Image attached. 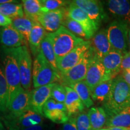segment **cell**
Wrapping results in <instances>:
<instances>
[{
	"mask_svg": "<svg viewBox=\"0 0 130 130\" xmlns=\"http://www.w3.org/2000/svg\"><path fill=\"white\" fill-rule=\"evenodd\" d=\"M130 107V86L122 75L114 78L108 98L103 107L108 118Z\"/></svg>",
	"mask_w": 130,
	"mask_h": 130,
	"instance_id": "obj_1",
	"label": "cell"
},
{
	"mask_svg": "<svg viewBox=\"0 0 130 130\" xmlns=\"http://www.w3.org/2000/svg\"><path fill=\"white\" fill-rule=\"evenodd\" d=\"M2 61L4 67L3 72L9 89V104L14 96L22 88L21 83V75L16 58L9 48H3Z\"/></svg>",
	"mask_w": 130,
	"mask_h": 130,
	"instance_id": "obj_2",
	"label": "cell"
},
{
	"mask_svg": "<svg viewBox=\"0 0 130 130\" xmlns=\"http://www.w3.org/2000/svg\"><path fill=\"white\" fill-rule=\"evenodd\" d=\"M47 35L50 39L57 58V61L68 54L78 45L84 42L82 39L76 36L63 26L56 31Z\"/></svg>",
	"mask_w": 130,
	"mask_h": 130,
	"instance_id": "obj_3",
	"label": "cell"
},
{
	"mask_svg": "<svg viewBox=\"0 0 130 130\" xmlns=\"http://www.w3.org/2000/svg\"><path fill=\"white\" fill-rule=\"evenodd\" d=\"M32 79L35 88L55 83L59 81L60 73L53 69L41 52L34 60Z\"/></svg>",
	"mask_w": 130,
	"mask_h": 130,
	"instance_id": "obj_4",
	"label": "cell"
},
{
	"mask_svg": "<svg viewBox=\"0 0 130 130\" xmlns=\"http://www.w3.org/2000/svg\"><path fill=\"white\" fill-rule=\"evenodd\" d=\"M129 28V25L125 22L116 19L106 29L107 37L112 48L123 55L128 52Z\"/></svg>",
	"mask_w": 130,
	"mask_h": 130,
	"instance_id": "obj_5",
	"label": "cell"
},
{
	"mask_svg": "<svg viewBox=\"0 0 130 130\" xmlns=\"http://www.w3.org/2000/svg\"><path fill=\"white\" fill-rule=\"evenodd\" d=\"M94 56L93 51L90 47L77 65L67 72L60 74V79L58 81L60 84L64 86H69L70 84L84 81Z\"/></svg>",
	"mask_w": 130,
	"mask_h": 130,
	"instance_id": "obj_6",
	"label": "cell"
},
{
	"mask_svg": "<svg viewBox=\"0 0 130 130\" xmlns=\"http://www.w3.org/2000/svg\"><path fill=\"white\" fill-rule=\"evenodd\" d=\"M17 60L21 75V83L22 88L28 90L32 79V58L27 46L16 48H9Z\"/></svg>",
	"mask_w": 130,
	"mask_h": 130,
	"instance_id": "obj_7",
	"label": "cell"
},
{
	"mask_svg": "<svg viewBox=\"0 0 130 130\" xmlns=\"http://www.w3.org/2000/svg\"><path fill=\"white\" fill-rule=\"evenodd\" d=\"M72 3L83 10L99 29L102 22L107 19L102 3L96 0H75Z\"/></svg>",
	"mask_w": 130,
	"mask_h": 130,
	"instance_id": "obj_8",
	"label": "cell"
},
{
	"mask_svg": "<svg viewBox=\"0 0 130 130\" xmlns=\"http://www.w3.org/2000/svg\"><path fill=\"white\" fill-rule=\"evenodd\" d=\"M91 42L84 40L68 54L57 60V68L60 74L67 72L77 65L90 48Z\"/></svg>",
	"mask_w": 130,
	"mask_h": 130,
	"instance_id": "obj_9",
	"label": "cell"
},
{
	"mask_svg": "<svg viewBox=\"0 0 130 130\" xmlns=\"http://www.w3.org/2000/svg\"><path fill=\"white\" fill-rule=\"evenodd\" d=\"M113 78L111 75L106 71L100 60L94 56L84 80L90 92L99 84Z\"/></svg>",
	"mask_w": 130,
	"mask_h": 130,
	"instance_id": "obj_10",
	"label": "cell"
},
{
	"mask_svg": "<svg viewBox=\"0 0 130 130\" xmlns=\"http://www.w3.org/2000/svg\"><path fill=\"white\" fill-rule=\"evenodd\" d=\"M31 92L22 88L14 96L8 104L9 115L6 119H16L30 109Z\"/></svg>",
	"mask_w": 130,
	"mask_h": 130,
	"instance_id": "obj_11",
	"label": "cell"
},
{
	"mask_svg": "<svg viewBox=\"0 0 130 130\" xmlns=\"http://www.w3.org/2000/svg\"><path fill=\"white\" fill-rule=\"evenodd\" d=\"M66 17V9L63 7L50 12H42L39 16L37 22L46 32L51 33L60 28Z\"/></svg>",
	"mask_w": 130,
	"mask_h": 130,
	"instance_id": "obj_12",
	"label": "cell"
},
{
	"mask_svg": "<svg viewBox=\"0 0 130 130\" xmlns=\"http://www.w3.org/2000/svg\"><path fill=\"white\" fill-rule=\"evenodd\" d=\"M66 16L82 26L89 38H92L98 28L87 14L72 2L66 8Z\"/></svg>",
	"mask_w": 130,
	"mask_h": 130,
	"instance_id": "obj_13",
	"label": "cell"
},
{
	"mask_svg": "<svg viewBox=\"0 0 130 130\" xmlns=\"http://www.w3.org/2000/svg\"><path fill=\"white\" fill-rule=\"evenodd\" d=\"M43 115L56 123H63L68 122L70 117L67 113L64 103H60L50 98L43 107Z\"/></svg>",
	"mask_w": 130,
	"mask_h": 130,
	"instance_id": "obj_14",
	"label": "cell"
},
{
	"mask_svg": "<svg viewBox=\"0 0 130 130\" xmlns=\"http://www.w3.org/2000/svg\"><path fill=\"white\" fill-rule=\"evenodd\" d=\"M54 85V83L41 86L31 92L30 110L43 116V105L51 98V90Z\"/></svg>",
	"mask_w": 130,
	"mask_h": 130,
	"instance_id": "obj_15",
	"label": "cell"
},
{
	"mask_svg": "<svg viewBox=\"0 0 130 130\" xmlns=\"http://www.w3.org/2000/svg\"><path fill=\"white\" fill-rule=\"evenodd\" d=\"M0 43L8 48H16L28 45L23 36L12 25L0 28Z\"/></svg>",
	"mask_w": 130,
	"mask_h": 130,
	"instance_id": "obj_16",
	"label": "cell"
},
{
	"mask_svg": "<svg viewBox=\"0 0 130 130\" xmlns=\"http://www.w3.org/2000/svg\"><path fill=\"white\" fill-rule=\"evenodd\" d=\"M90 42V47L93 50L94 55L100 60L113 50L107 37L105 29H102L95 33Z\"/></svg>",
	"mask_w": 130,
	"mask_h": 130,
	"instance_id": "obj_17",
	"label": "cell"
},
{
	"mask_svg": "<svg viewBox=\"0 0 130 130\" xmlns=\"http://www.w3.org/2000/svg\"><path fill=\"white\" fill-rule=\"evenodd\" d=\"M109 12L117 20L125 22L130 26V1L109 0L107 2Z\"/></svg>",
	"mask_w": 130,
	"mask_h": 130,
	"instance_id": "obj_18",
	"label": "cell"
},
{
	"mask_svg": "<svg viewBox=\"0 0 130 130\" xmlns=\"http://www.w3.org/2000/svg\"><path fill=\"white\" fill-rule=\"evenodd\" d=\"M122 58V54L113 49L100 60L106 71L114 78L115 76L121 71Z\"/></svg>",
	"mask_w": 130,
	"mask_h": 130,
	"instance_id": "obj_19",
	"label": "cell"
},
{
	"mask_svg": "<svg viewBox=\"0 0 130 130\" xmlns=\"http://www.w3.org/2000/svg\"><path fill=\"white\" fill-rule=\"evenodd\" d=\"M66 92L64 105L67 110L69 117L78 113H82L84 110V105L79 98L78 95L74 89L68 86H64Z\"/></svg>",
	"mask_w": 130,
	"mask_h": 130,
	"instance_id": "obj_20",
	"label": "cell"
},
{
	"mask_svg": "<svg viewBox=\"0 0 130 130\" xmlns=\"http://www.w3.org/2000/svg\"><path fill=\"white\" fill-rule=\"evenodd\" d=\"M46 33V31L39 22L34 23L29 38L28 45L32 54L35 57L40 52V45Z\"/></svg>",
	"mask_w": 130,
	"mask_h": 130,
	"instance_id": "obj_21",
	"label": "cell"
},
{
	"mask_svg": "<svg viewBox=\"0 0 130 130\" xmlns=\"http://www.w3.org/2000/svg\"><path fill=\"white\" fill-rule=\"evenodd\" d=\"M87 115L92 130H99L106 126L108 117L102 107H92L89 110Z\"/></svg>",
	"mask_w": 130,
	"mask_h": 130,
	"instance_id": "obj_22",
	"label": "cell"
},
{
	"mask_svg": "<svg viewBox=\"0 0 130 130\" xmlns=\"http://www.w3.org/2000/svg\"><path fill=\"white\" fill-rule=\"evenodd\" d=\"M43 121V118L42 115L30 109L27 110L19 118L16 119V122L21 129L41 125Z\"/></svg>",
	"mask_w": 130,
	"mask_h": 130,
	"instance_id": "obj_23",
	"label": "cell"
},
{
	"mask_svg": "<svg viewBox=\"0 0 130 130\" xmlns=\"http://www.w3.org/2000/svg\"><path fill=\"white\" fill-rule=\"evenodd\" d=\"M113 79L104 81L95 86L90 92L91 98L93 101L104 103L108 98L111 90Z\"/></svg>",
	"mask_w": 130,
	"mask_h": 130,
	"instance_id": "obj_24",
	"label": "cell"
},
{
	"mask_svg": "<svg viewBox=\"0 0 130 130\" xmlns=\"http://www.w3.org/2000/svg\"><path fill=\"white\" fill-rule=\"evenodd\" d=\"M40 52L46 58L48 62L50 63L53 69L56 72H59L57 68V61L56 54L50 39L47 35V32L40 45Z\"/></svg>",
	"mask_w": 130,
	"mask_h": 130,
	"instance_id": "obj_25",
	"label": "cell"
},
{
	"mask_svg": "<svg viewBox=\"0 0 130 130\" xmlns=\"http://www.w3.org/2000/svg\"><path fill=\"white\" fill-rule=\"evenodd\" d=\"M107 127H122L130 128V107L113 116L108 118Z\"/></svg>",
	"mask_w": 130,
	"mask_h": 130,
	"instance_id": "obj_26",
	"label": "cell"
},
{
	"mask_svg": "<svg viewBox=\"0 0 130 130\" xmlns=\"http://www.w3.org/2000/svg\"><path fill=\"white\" fill-rule=\"evenodd\" d=\"M22 3L25 17L33 22H38L39 16L42 13L39 0H24Z\"/></svg>",
	"mask_w": 130,
	"mask_h": 130,
	"instance_id": "obj_27",
	"label": "cell"
},
{
	"mask_svg": "<svg viewBox=\"0 0 130 130\" xmlns=\"http://www.w3.org/2000/svg\"><path fill=\"white\" fill-rule=\"evenodd\" d=\"M68 87H70L75 91L86 107L90 108L93 105V101L91 98L90 90L85 81H79L75 83L70 84Z\"/></svg>",
	"mask_w": 130,
	"mask_h": 130,
	"instance_id": "obj_28",
	"label": "cell"
},
{
	"mask_svg": "<svg viewBox=\"0 0 130 130\" xmlns=\"http://www.w3.org/2000/svg\"><path fill=\"white\" fill-rule=\"evenodd\" d=\"M34 23L35 22L25 16L12 19V26L23 36L28 45L30 35Z\"/></svg>",
	"mask_w": 130,
	"mask_h": 130,
	"instance_id": "obj_29",
	"label": "cell"
},
{
	"mask_svg": "<svg viewBox=\"0 0 130 130\" xmlns=\"http://www.w3.org/2000/svg\"><path fill=\"white\" fill-rule=\"evenodd\" d=\"M0 13L12 19L24 16L23 6L20 3H10L0 4Z\"/></svg>",
	"mask_w": 130,
	"mask_h": 130,
	"instance_id": "obj_30",
	"label": "cell"
},
{
	"mask_svg": "<svg viewBox=\"0 0 130 130\" xmlns=\"http://www.w3.org/2000/svg\"><path fill=\"white\" fill-rule=\"evenodd\" d=\"M9 89L3 68L0 64V111L6 113L7 110Z\"/></svg>",
	"mask_w": 130,
	"mask_h": 130,
	"instance_id": "obj_31",
	"label": "cell"
},
{
	"mask_svg": "<svg viewBox=\"0 0 130 130\" xmlns=\"http://www.w3.org/2000/svg\"><path fill=\"white\" fill-rule=\"evenodd\" d=\"M62 26L67 28L68 30L72 32L76 36H78V37L84 40H86L87 41V40L90 39L89 37L87 36V34H86L85 31L84 30L82 26L78 22H76V21L72 20V19L66 17V18L63 21Z\"/></svg>",
	"mask_w": 130,
	"mask_h": 130,
	"instance_id": "obj_32",
	"label": "cell"
},
{
	"mask_svg": "<svg viewBox=\"0 0 130 130\" xmlns=\"http://www.w3.org/2000/svg\"><path fill=\"white\" fill-rule=\"evenodd\" d=\"M42 12H47L64 7L70 1L64 0H39Z\"/></svg>",
	"mask_w": 130,
	"mask_h": 130,
	"instance_id": "obj_33",
	"label": "cell"
},
{
	"mask_svg": "<svg viewBox=\"0 0 130 130\" xmlns=\"http://www.w3.org/2000/svg\"><path fill=\"white\" fill-rule=\"evenodd\" d=\"M66 92L64 86L59 83H54L51 90V98L60 103H64L66 99Z\"/></svg>",
	"mask_w": 130,
	"mask_h": 130,
	"instance_id": "obj_34",
	"label": "cell"
},
{
	"mask_svg": "<svg viewBox=\"0 0 130 130\" xmlns=\"http://www.w3.org/2000/svg\"><path fill=\"white\" fill-rule=\"evenodd\" d=\"M76 119L78 130H92V126L87 113L82 112L78 114Z\"/></svg>",
	"mask_w": 130,
	"mask_h": 130,
	"instance_id": "obj_35",
	"label": "cell"
},
{
	"mask_svg": "<svg viewBox=\"0 0 130 130\" xmlns=\"http://www.w3.org/2000/svg\"><path fill=\"white\" fill-rule=\"evenodd\" d=\"M121 71L130 72V52H127L123 55Z\"/></svg>",
	"mask_w": 130,
	"mask_h": 130,
	"instance_id": "obj_36",
	"label": "cell"
},
{
	"mask_svg": "<svg viewBox=\"0 0 130 130\" xmlns=\"http://www.w3.org/2000/svg\"><path fill=\"white\" fill-rule=\"evenodd\" d=\"M61 130H78L75 117H70L68 122L63 125Z\"/></svg>",
	"mask_w": 130,
	"mask_h": 130,
	"instance_id": "obj_37",
	"label": "cell"
},
{
	"mask_svg": "<svg viewBox=\"0 0 130 130\" xmlns=\"http://www.w3.org/2000/svg\"><path fill=\"white\" fill-rule=\"evenodd\" d=\"M4 122L7 130H21L16 122V119H5Z\"/></svg>",
	"mask_w": 130,
	"mask_h": 130,
	"instance_id": "obj_38",
	"label": "cell"
},
{
	"mask_svg": "<svg viewBox=\"0 0 130 130\" xmlns=\"http://www.w3.org/2000/svg\"><path fill=\"white\" fill-rule=\"evenodd\" d=\"M12 19L6 17L2 14L0 13V26L2 27H7V26L12 25Z\"/></svg>",
	"mask_w": 130,
	"mask_h": 130,
	"instance_id": "obj_39",
	"label": "cell"
},
{
	"mask_svg": "<svg viewBox=\"0 0 130 130\" xmlns=\"http://www.w3.org/2000/svg\"><path fill=\"white\" fill-rule=\"evenodd\" d=\"M44 126H43V124L38 125H35L30 126V127L24 128V129H21V130H43Z\"/></svg>",
	"mask_w": 130,
	"mask_h": 130,
	"instance_id": "obj_40",
	"label": "cell"
},
{
	"mask_svg": "<svg viewBox=\"0 0 130 130\" xmlns=\"http://www.w3.org/2000/svg\"><path fill=\"white\" fill-rule=\"evenodd\" d=\"M125 80L126 81V83L130 86V73L127 72H122V75Z\"/></svg>",
	"mask_w": 130,
	"mask_h": 130,
	"instance_id": "obj_41",
	"label": "cell"
},
{
	"mask_svg": "<svg viewBox=\"0 0 130 130\" xmlns=\"http://www.w3.org/2000/svg\"><path fill=\"white\" fill-rule=\"evenodd\" d=\"M108 130H130V128L122 127H110L108 128Z\"/></svg>",
	"mask_w": 130,
	"mask_h": 130,
	"instance_id": "obj_42",
	"label": "cell"
},
{
	"mask_svg": "<svg viewBox=\"0 0 130 130\" xmlns=\"http://www.w3.org/2000/svg\"><path fill=\"white\" fill-rule=\"evenodd\" d=\"M15 1L13 0H0V4H6V3H14Z\"/></svg>",
	"mask_w": 130,
	"mask_h": 130,
	"instance_id": "obj_43",
	"label": "cell"
},
{
	"mask_svg": "<svg viewBox=\"0 0 130 130\" xmlns=\"http://www.w3.org/2000/svg\"><path fill=\"white\" fill-rule=\"evenodd\" d=\"M128 48H129V52H130V27L128 30Z\"/></svg>",
	"mask_w": 130,
	"mask_h": 130,
	"instance_id": "obj_44",
	"label": "cell"
},
{
	"mask_svg": "<svg viewBox=\"0 0 130 130\" xmlns=\"http://www.w3.org/2000/svg\"><path fill=\"white\" fill-rule=\"evenodd\" d=\"M0 130H6V129L4 128V126L3 125V123L0 121Z\"/></svg>",
	"mask_w": 130,
	"mask_h": 130,
	"instance_id": "obj_45",
	"label": "cell"
},
{
	"mask_svg": "<svg viewBox=\"0 0 130 130\" xmlns=\"http://www.w3.org/2000/svg\"><path fill=\"white\" fill-rule=\"evenodd\" d=\"M99 130H108V128H102V129H101Z\"/></svg>",
	"mask_w": 130,
	"mask_h": 130,
	"instance_id": "obj_46",
	"label": "cell"
},
{
	"mask_svg": "<svg viewBox=\"0 0 130 130\" xmlns=\"http://www.w3.org/2000/svg\"><path fill=\"white\" fill-rule=\"evenodd\" d=\"M0 119H1V117H0Z\"/></svg>",
	"mask_w": 130,
	"mask_h": 130,
	"instance_id": "obj_47",
	"label": "cell"
},
{
	"mask_svg": "<svg viewBox=\"0 0 130 130\" xmlns=\"http://www.w3.org/2000/svg\"><path fill=\"white\" fill-rule=\"evenodd\" d=\"M129 73H130V72H129Z\"/></svg>",
	"mask_w": 130,
	"mask_h": 130,
	"instance_id": "obj_48",
	"label": "cell"
},
{
	"mask_svg": "<svg viewBox=\"0 0 130 130\" xmlns=\"http://www.w3.org/2000/svg\"></svg>",
	"mask_w": 130,
	"mask_h": 130,
	"instance_id": "obj_49",
	"label": "cell"
}]
</instances>
